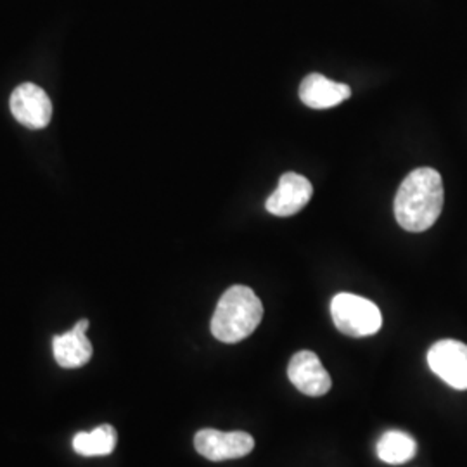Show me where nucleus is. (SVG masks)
<instances>
[{
    "mask_svg": "<svg viewBox=\"0 0 467 467\" xmlns=\"http://www.w3.org/2000/svg\"><path fill=\"white\" fill-rule=\"evenodd\" d=\"M443 181L433 168H418L407 175L395 196V217L401 229L424 233L443 210Z\"/></svg>",
    "mask_w": 467,
    "mask_h": 467,
    "instance_id": "obj_1",
    "label": "nucleus"
},
{
    "mask_svg": "<svg viewBox=\"0 0 467 467\" xmlns=\"http://www.w3.org/2000/svg\"><path fill=\"white\" fill-rule=\"evenodd\" d=\"M264 317V305L248 285H233L218 300L212 334L222 343H239L254 333Z\"/></svg>",
    "mask_w": 467,
    "mask_h": 467,
    "instance_id": "obj_2",
    "label": "nucleus"
},
{
    "mask_svg": "<svg viewBox=\"0 0 467 467\" xmlns=\"http://www.w3.org/2000/svg\"><path fill=\"white\" fill-rule=\"evenodd\" d=\"M331 317L339 333L350 337H366L379 333L383 316L376 303L351 295L339 293L331 301Z\"/></svg>",
    "mask_w": 467,
    "mask_h": 467,
    "instance_id": "obj_3",
    "label": "nucleus"
},
{
    "mask_svg": "<svg viewBox=\"0 0 467 467\" xmlns=\"http://www.w3.org/2000/svg\"><path fill=\"white\" fill-rule=\"evenodd\" d=\"M428 366L455 389H467V345L457 339H441L428 351Z\"/></svg>",
    "mask_w": 467,
    "mask_h": 467,
    "instance_id": "obj_4",
    "label": "nucleus"
},
{
    "mask_svg": "<svg viewBox=\"0 0 467 467\" xmlns=\"http://www.w3.org/2000/svg\"><path fill=\"white\" fill-rule=\"evenodd\" d=\"M194 447L204 459L222 462L246 457L254 449V440L244 431L225 433L218 430H201L194 436Z\"/></svg>",
    "mask_w": 467,
    "mask_h": 467,
    "instance_id": "obj_5",
    "label": "nucleus"
},
{
    "mask_svg": "<svg viewBox=\"0 0 467 467\" xmlns=\"http://www.w3.org/2000/svg\"><path fill=\"white\" fill-rule=\"evenodd\" d=\"M11 113L21 125L32 130L46 129L52 118V102L49 96L35 84L17 87L11 96Z\"/></svg>",
    "mask_w": 467,
    "mask_h": 467,
    "instance_id": "obj_6",
    "label": "nucleus"
},
{
    "mask_svg": "<svg viewBox=\"0 0 467 467\" xmlns=\"http://www.w3.org/2000/svg\"><path fill=\"white\" fill-rule=\"evenodd\" d=\"M287 378L306 397H324L331 389V376L314 351H298L291 357Z\"/></svg>",
    "mask_w": 467,
    "mask_h": 467,
    "instance_id": "obj_7",
    "label": "nucleus"
},
{
    "mask_svg": "<svg viewBox=\"0 0 467 467\" xmlns=\"http://www.w3.org/2000/svg\"><path fill=\"white\" fill-rule=\"evenodd\" d=\"M314 194L312 182L300 173L287 171L279 181L277 189L270 194L265 208L275 217H291L301 212Z\"/></svg>",
    "mask_w": 467,
    "mask_h": 467,
    "instance_id": "obj_8",
    "label": "nucleus"
},
{
    "mask_svg": "<svg viewBox=\"0 0 467 467\" xmlns=\"http://www.w3.org/2000/svg\"><path fill=\"white\" fill-rule=\"evenodd\" d=\"M88 320L84 318L65 334H57L52 339V351L56 362L65 368L85 366L92 357V343L87 337Z\"/></svg>",
    "mask_w": 467,
    "mask_h": 467,
    "instance_id": "obj_9",
    "label": "nucleus"
},
{
    "mask_svg": "<svg viewBox=\"0 0 467 467\" xmlns=\"http://www.w3.org/2000/svg\"><path fill=\"white\" fill-rule=\"evenodd\" d=\"M350 98L348 85L333 82L320 73L306 75L300 85L301 102L312 109H329Z\"/></svg>",
    "mask_w": 467,
    "mask_h": 467,
    "instance_id": "obj_10",
    "label": "nucleus"
},
{
    "mask_svg": "<svg viewBox=\"0 0 467 467\" xmlns=\"http://www.w3.org/2000/svg\"><path fill=\"white\" fill-rule=\"evenodd\" d=\"M378 457L391 466H400L416 457L418 443L410 434L399 430H391L379 438L376 445Z\"/></svg>",
    "mask_w": 467,
    "mask_h": 467,
    "instance_id": "obj_11",
    "label": "nucleus"
},
{
    "mask_svg": "<svg viewBox=\"0 0 467 467\" xmlns=\"http://www.w3.org/2000/svg\"><path fill=\"white\" fill-rule=\"evenodd\" d=\"M117 430L109 424H102L88 433L77 434L73 438V449L84 457L109 455L117 447Z\"/></svg>",
    "mask_w": 467,
    "mask_h": 467,
    "instance_id": "obj_12",
    "label": "nucleus"
}]
</instances>
